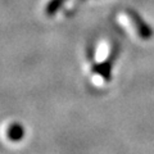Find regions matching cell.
<instances>
[{"label":"cell","instance_id":"cell-1","mask_svg":"<svg viewBox=\"0 0 154 154\" xmlns=\"http://www.w3.org/2000/svg\"><path fill=\"white\" fill-rule=\"evenodd\" d=\"M128 14H130V18H131V21H132V25H135L137 35L141 38H150L152 35H153V31H152L150 26H149L146 22H144L143 18L139 16L137 13L130 11Z\"/></svg>","mask_w":154,"mask_h":154},{"label":"cell","instance_id":"cell-4","mask_svg":"<svg viewBox=\"0 0 154 154\" xmlns=\"http://www.w3.org/2000/svg\"><path fill=\"white\" fill-rule=\"evenodd\" d=\"M66 2L67 0H49V3H48L45 7L46 16H49V17L54 16V14L59 12V9L64 5Z\"/></svg>","mask_w":154,"mask_h":154},{"label":"cell","instance_id":"cell-3","mask_svg":"<svg viewBox=\"0 0 154 154\" xmlns=\"http://www.w3.org/2000/svg\"><path fill=\"white\" fill-rule=\"evenodd\" d=\"M94 72L96 75L102 76L104 80H110V76H112V62L107 60L104 63H100V64H96L94 67Z\"/></svg>","mask_w":154,"mask_h":154},{"label":"cell","instance_id":"cell-2","mask_svg":"<svg viewBox=\"0 0 154 154\" xmlns=\"http://www.w3.org/2000/svg\"><path fill=\"white\" fill-rule=\"evenodd\" d=\"M25 134H26L25 127L18 122H14L12 125H9L8 128H7V137L13 143H18V141L23 140Z\"/></svg>","mask_w":154,"mask_h":154}]
</instances>
